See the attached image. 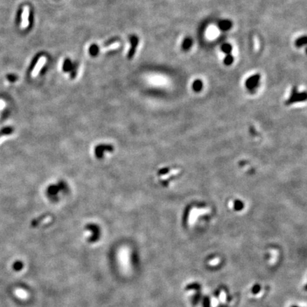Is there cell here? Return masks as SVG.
<instances>
[{
	"instance_id": "cell-6",
	"label": "cell",
	"mask_w": 307,
	"mask_h": 307,
	"mask_svg": "<svg viewBox=\"0 0 307 307\" xmlns=\"http://www.w3.org/2000/svg\"><path fill=\"white\" fill-rule=\"evenodd\" d=\"M193 45V40L190 37H186L184 39L182 44H181V48L184 50H188L191 48Z\"/></svg>"
},
{
	"instance_id": "cell-10",
	"label": "cell",
	"mask_w": 307,
	"mask_h": 307,
	"mask_svg": "<svg viewBox=\"0 0 307 307\" xmlns=\"http://www.w3.org/2000/svg\"><path fill=\"white\" fill-rule=\"evenodd\" d=\"M202 86H203V84H202V82L200 80H196V81H194L193 83V88L196 91L200 90L202 88Z\"/></svg>"
},
{
	"instance_id": "cell-2",
	"label": "cell",
	"mask_w": 307,
	"mask_h": 307,
	"mask_svg": "<svg viewBox=\"0 0 307 307\" xmlns=\"http://www.w3.org/2000/svg\"><path fill=\"white\" fill-rule=\"evenodd\" d=\"M29 7L26 6L23 9V11L22 14V23H21V28L22 29H26L28 27L29 24Z\"/></svg>"
},
{
	"instance_id": "cell-11",
	"label": "cell",
	"mask_w": 307,
	"mask_h": 307,
	"mask_svg": "<svg viewBox=\"0 0 307 307\" xmlns=\"http://www.w3.org/2000/svg\"><path fill=\"white\" fill-rule=\"evenodd\" d=\"M11 132H12V128H11V127H4V128H2L0 130V136H1V135H9Z\"/></svg>"
},
{
	"instance_id": "cell-4",
	"label": "cell",
	"mask_w": 307,
	"mask_h": 307,
	"mask_svg": "<svg viewBox=\"0 0 307 307\" xmlns=\"http://www.w3.org/2000/svg\"><path fill=\"white\" fill-rule=\"evenodd\" d=\"M260 78L259 74H255L254 76H251L246 81V86L249 88H252L257 86V83L259 82V80Z\"/></svg>"
},
{
	"instance_id": "cell-13",
	"label": "cell",
	"mask_w": 307,
	"mask_h": 307,
	"mask_svg": "<svg viewBox=\"0 0 307 307\" xmlns=\"http://www.w3.org/2000/svg\"><path fill=\"white\" fill-rule=\"evenodd\" d=\"M120 46V43H118V42H117V43H112L111 44L110 46H109L106 47V48H104L103 50L104 51H106V50H112V49H116V48H118L119 46Z\"/></svg>"
},
{
	"instance_id": "cell-3",
	"label": "cell",
	"mask_w": 307,
	"mask_h": 307,
	"mask_svg": "<svg viewBox=\"0 0 307 307\" xmlns=\"http://www.w3.org/2000/svg\"><path fill=\"white\" fill-rule=\"evenodd\" d=\"M46 62V57L42 56L39 58L38 61H37L36 64V66H34L33 71L32 72V76L35 77L39 74V73L40 72L41 70V68H43V66L45 65Z\"/></svg>"
},
{
	"instance_id": "cell-7",
	"label": "cell",
	"mask_w": 307,
	"mask_h": 307,
	"mask_svg": "<svg viewBox=\"0 0 307 307\" xmlns=\"http://www.w3.org/2000/svg\"><path fill=\"white\" fill-rule=\"evenodd\" d=\"M306 43L307 38L306 36H303L299 37V38L297 39L296 41H295V46H296V47H298V48H300V47H302L303 46L306 45Z\"/></svg>"
},
{
	"instance_id": "cell-8",
	"label": "cell",
	"mask_w": 307,
	"mask_h": 307,
	"mask_svg": "<svg viewBox=\"0 0 307 307\" xmlns=\"http://www.w3.org/2000/svg\"><path fill=\"white\" fill-rule=\"evenodd\" d=\"M220 49L223 53L225 54H230L231 53L232 50H233V46H232L231 44L228 43H225L222 44L221 47H220Z\"/></svg>"
},
{
	"instance_id": "cell-12",
	"label": "cell",
	"mask_w": 307,
	"mask_h": 307,
	"mask_svg": "<svg viewBox=\"0 0 307 307\" xmlns=\"http://www.w3.org/2000/svg\"><path fill=\"white\" fill-rule=\"evenodd\" d=\"M24 267V264L21 261H17L14 264H13V268L15 271H20L21 269Z\"/></svg>"
},
{
	"instance_id": "cell-1",
	"label": "cell",
	"mask_w": 307,
	"mask_h": 307,
	"mask_svg": "<svg viewBox=\"0 0 307 307\" xmlns=\"http://www.w3.org/2000/svg\"><path fill=\"white\" fill-rule=\"evenodd\" d=\"M87 228L90 230V232L92 233V236L88 238V242L93 243L98 241L100 236V230L98 226L95 225L90 224L88 225Z\"/></svg>"
},
{
	"instance_id": "cell-5",
	"label": "cell",
	"mask_w": 307,
	"mask_h": 307,
	"mask_svg": "<svg viewBox=\"0 0 307 307\" xmlns=\"http://www.w3.org/2000/svg\"><path fill=\"white\" fill-rule=\"evenodd\" d=\"M218 27H219L220 30L226 32V31L230 30L231 29L232 27H233V23H232L231 21L228 20V19H223V20L220 21L219 22Z\"/></svg>"
},
{
	"instance_id": "cell-9",
	"label": "cell",
	"mask_w": 307,
	"mask_h": 307,
	"mask_svg": "<svg viewBox=\"0 0 307 307\" xmlns=\"http://www.w3.org/2000/svg\"><path fill=\"white\" fill-rule=\"evenodd\" d=\"M224 64L226 66H230L232 63L234 61V57L231 54H226V56L224 58Z\"/></svg>"
}]
</instances>
